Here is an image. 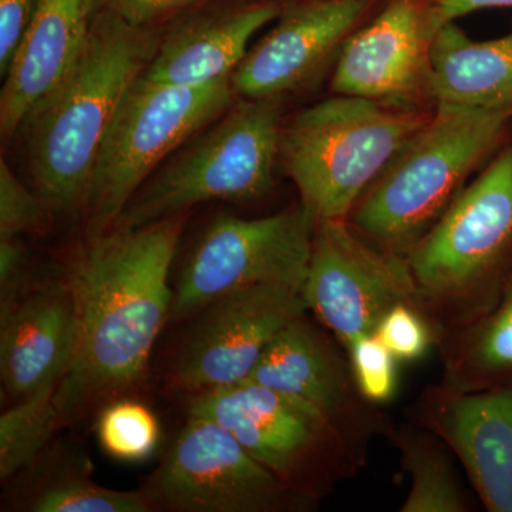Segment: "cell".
<instances>
[{"label":"cell","instance_id":"6da1fadb","mask_svg":"<svg viewBox=\"0 0 512 512\" xmlns=\"http://www.w3.org/2000/svg\"><path fill=\"white\" fill-rule=\"evenodd\" d=\"M187 214L87 238L69 282L74 345L56 390L60 424L82 419L146 379L151 352L171 318L168 286Z\"/></svg>","mask_w":512,"mask_h":512},{"label":"cell","instance_id":"7a4b0ae2","mask_svg":"<svg viewBox=\"0 0 512 512\" xmlns=\"http://www.w3.org/2000/svg\"><path fill=\"white\" fill-rule=\"evenodd\" d=\"M160 36L96 10L69 72L23 124L33 183L52 208H82L104 137Z\"/></svg>","mask_w":512,"mask_h":512},{"label":"cell","instance_id":"3957f363","mask_svg":"<svg viewBox=\"0 0 512 512\" xmlns=\"http://www.w3.org/2000/svg\"><path fill=\"white\" fill-rule=\"evenodd\" d=\"M406 259L437 345L500 302L512 284V146L461 191Z\"/></svg>","mask_w":512,"mask_h":512},{"label":"cell","instance_id":"277c9868","mask_svg":"<svg viewBox=\"0 0 512 512\" xmlns=\"http://www.w3.org/2000/svg\"><path fill=\"white\" fill-rule=\"evenodd\" d=\"M510 111L437 104L350 212L356 232L406 256L500 144Z\"/></svg>","mask_w":512,"mask_h":512},{"label":"cell","instance_id":"5b68a950","mask_svg":"<svg viewBox=\"0 0 512 512\" xmlns=\"http://www.w3.org/2000/svg\"><path fill=\"white\" fill-rule=\"evenodd\" d=\"M434 109H400L332 94L285 117L279 163L316 224L348 220L360 197Z\"/></svg>","mask_w":512,"mask_h":512},{"label":"cell","instance_id":"8992f818","mask_svg":"<svg viewBox=\"0 0 512 512\" xmlns=\"http://www.w3.org/2000/svg\"><path fill=\"white\" fill-rule=\"evenodd\" d=\"M286 100L238 97L148 178L113 228L147 227L202 202L265 197L274 187Z\"/></svg>","mask_w":512,"mask_h":512},{"label":"cell","instance_id":"52a82bcc","mask_svg":"<svg viewBox=\"0 0 512 512\" xmlns=\"http://www.w3.org/2000/svg\"><path fill=\"white\" fill-rule=\"evenodd\" d=\"M237 99L232 79L185 87L151 82L141 74L121 101L94 164L80 208L87 238L110 231L165 160Z\"/></svg>","mask_w":512,"mask_h":512},{"label":"cell","instance_id":"ba28073f","mask_svg":"<svg viewBox=\"0 0 512 512\" xmlns=\"http://www.w3.org/2000/svg\"><path fill=\"white\" fill-rule=\"evenodd\" d=\"M188 414L220 424L282 483L315 503L367 461L316 407L251 380L191 394Z\"/></svg>","mask_w":512,"mask_h":512},{"label":"cell","instance_id":"9c48e42d","mask_svg":"<svg viewBox=\"0 0 512 512\" xmlns=\"http://www.w3.org/2000/svg\"><path fill=\"white\" fill-rule=\"evenodd\" d=\"M315 229L301 202L252 220L220 215L185 262L173 291L171 319L190 318L215 299L251 286L302 289Z\"/></svg>","mask_w":512,"mask_h":512},{"label":"cell","instance_id":"30bf717a","mask_svg":"<svg viewBox=\"0 0 512 512\" xmlns=\"http://www.w3.org/2000/svg\"><path fill=\"white\" fill-rule=\"evenodd\" d=\"M141 494L151 511H305L315 501L296 494L220 424L188 414Z\"/></svg>","mask_w":512,"mask_h":512},{"label":"cell","instance_id":"8fae6325","mask_svg":"<svg viewBox=\"0 0 512 512\" xmlns=\"http://www.w3.org/2000/svg\"><path fill=\"white\" fill-rule=\"evenodd\" d=\"M302 293L308 311L345 350L375 333L393 306H420L406 256L377 248L346 220L316 224Z\"/></svg>","mask_w":512,"mask_h":512},{"label":"cell","instance_id":"7c38bea8","mask_svg":"<svg viewBox=\"0 0 512 512\" xmlns=\"http://www.w3.org/2000/svg\"><path fill=\"white\" fill-rule=\"evenodd\" d=\"M302 289L258 285L227 293L201 309L171 367L170 382L198 394L245 382L272 340L308 313Z\"/></svg>","mask_w":512,"mask_h":512},{"label":"cell","instance_id":"4fadbf2b","mask_svg":"<svg viewBox=\"0 0 512 512\" xmlns=\"http://www.w3.org/2000/svg\"><path fill=\"white\" fill-rule=\"evenodd\" d=\"M384 0H284L271 30L232 74L237 97H285L313 86Z\"/></svg>","mask_w":512,"mask_h":512},{"label":"cell","instance_id":"5bb4252c","mask_svg":"<svg viewBox=\"0 0 512 512\" xmlns=\"http://www.w3.org/2000/svg\"><path fill=\"white\" fill-rule=\"evenodd\" d=\"M434 37L426 0H384L343 47L330 77V93L400 109H434Z\"/></svg>","mask_w":512,"mask_h":512},{"label":"cell","instance_id":"9a60e30c","mask_svg":"<svg viewBox=\"0 0 512 512\" xmlns=\"http://www.w3.org/2000/svg\"><path fill=\"white\" fill-rule=\"evenodd\" d=\"M338 343L303 315L272 340L248 380L316 407L367 458L370 441L389 439L394 424L362 396Z\"/></svg>","mask_w":512,"mask_h":512},{"label":"cell","instance_id":"2e32d148","mask_svg":"<svg viewBox=\"0 0 512 512\" xmlns=\"http://www.w3.org/2000/svg\"><path fill=\"white\" fill-rule=\"evenodd\" d=\"M412 417L463 464L485 510L512 512V380L477 392L433 384Z\"/></svg>","mask_w":512,"mask_h":512},{"label":"cell","instance_id":"e0dca14e","mask_svg":"<svg viewBox=\"0 0 512 512\" xmlns=\"http://www.w3.org/2000/svg\"><path fill=\"white\" fill-rule=\"evenodd\" d=\"M284 0H218L187 10L161 30L144 79L200 87L232 79L258 30L274 23Z\"/></svg>","mask_w":512,"mask_h":512},{"label":"cell","instance_id":"ac0fdd59","mask_svg":"<svg viewBox=\"0 0 512 512\" xmlns=\"http://www.w3.org/2000/svg\"><path fill=\"white\" fill-rule=\"evenodd\" d=\"M94 0H39L3 76L0 133L12 140L47 94L69 72L89 36Z\"/></svg>","mask_w":512,"mask_h":512},{"label":"cell","instance_id":"d6986e66","mask_svg":"<svg viewBox=\"0 0 512 512\" xmlns=\"http://www.w3.org/2000/svg\"><path fill=\"white\" fill-rule=\"evenodd\" d=\"M74 303L69 282L42 285L2 308L0 373L18 402L59 386L72 357Z\"/></svg>","mask_w":512,"mask_h":512},{"label":"cell","instance_id":"ffe728a7","mask_svg":"<svg viewBox=\"0 0 512 512\" xmlns=\"http://www.w3.org/2000/svg\"><path fill=\"white\" fill-rule=\"evenodd\" d=\"M431 96L434 106L512 113V30L480 42L456 22L443 26L431 50Z\"/></svg>","mask_w":512,"mask_h":512},{"label":"cell","instance_id":"44dd1931","mask_svg":"<svg viewBox=\"0 0 512 512\" xmlns=\"http://www.w3.org/2000/svg\"><path fill=\"white\" fill-rule=\"evenodd\" d=\"M441 383L461 392L512 380V284L484 318L441 340Z\"/></svg>","mask_w":512,"mask_h":512},{"label":"cell","instance_id":"7402d4cb","mask_svg":"<svg viewBox=\"0 0 512 512\" xmlns=\"http://www.w3.org/2000/svg\"><path fill=\"white\" fill-rule=\"evenodd\" d=\"M390 443L397 448L410 491L402 512H467L468 498L456 473L453 453L419 424L394 426Z\"/></svg>","mask_w":512,"mask_h":512},{"label":"cell","instance_id":"603a6c76","mask_svg":"<svg viewBox=\"0 0 512 512\" xmlns=\"http://www.w3.org/2000/svg\"><path fill=\"white\" fill-rule=\"evenodd\" d=\"M55 386L18 400L0 417V478L15 477L36 463L53 433L62 427Z\"/></svg>","mask_w":512,"mask_h":512},{"label":"cell","instance_id":"cb8c5ba5","mask_svg":"<svg viewBox=\"0 0 512 512\" xmlns=\"http://www.w3.org/2000/svg\"><path fill=\"white\" fill-rule=\"evenodd\" d=\"M26 504L33 512H150L141 491H117L94 483L89 473L56 471L37 485Z\"/></svg>","mask_w":512,"mask_h":512},{"label":"cell","instance_id":"d4e9b609","mask_svg":"<svg viewBox=\"0 0 512 512\" xmlns=\"http://www.w3.org/2000/svg\"><path fill=\"white\" fill-rule=\"evenodd\" d=\"M97 437L111 457L136 463L150 457L160 441V424L146 404L116 399L101 409Z\"/></svg>","mask_w":512,"mask_h":512},{"label":"cell","instance_id":"484cf974","mask_svg":"<svg viewBox=\"0 0 512 512\" xmlns=\"http://www.w3.org/2000/svg\"><path fill=\"white\" fill-rule=\"evenodd\" d=\"M346 352L357 387L367 402L382 406L393 400L399 389V360L376 333L359 336L350 343Z\"/></svg>","mask_w":512,"mask_h":512},{"label":"cell","instance_id":"4316f807","mask_svg":"<svg viewBox=\"0 0 512 512\" xmlns=\"http://www.w3.org/2000/svg\"><path fill=\"white\" fill-rule=\"evenodd\" d=\"M375 333L399 362H419L439 342L429 316L414 303H399L389 309Z\"/></svg>","mask_w":512,"mask_h":512},{"label":"cell","instance_id":"83f0119b","mask_svg":"<svg viewBox=\"0 0 512 512\" xmlns=\"http://www.w3.org/2000/svg\"><path fill=\"white\" fill-rule=\"evenodd\" d=\"M52 205L23 185L5 160L0 161V238H20L40 232Z\"/></svg>","mask_w":512,"mask_h":512},{"label":"cell","instance_id":"f1b7e54d","mask_svg":"<svg viewBox=\"0 0 512 512\" xmlns=\"http://www.w3.org/2000/svg\"><path fill=\"white\" fill-rule=\"evenodd\" d=\"M218 0H94L96 10H104L140 28H157L158 23L174 19L187 10Z\"/></svg>","mask_w":512,"mask_h":512},{"label":"cell","instance_id":"f546056e","mask_svg":"<svg viewBox=\"0 0 512 512\" xmlns=\"http://www.w3.org/2000/svg\"><path fill=\"white\" fill-rule=\"evenodd\" d=\"M39 0H0V76L8 72Z\"/></svg>","mask_w":512,"mask_h":512},{"label":"cell","instance_id":"4dcf8cb0","mask_svg":"<svg viewBox=\"0 0 512 512\" xmlns=\"http://www.w3.org/2000/svg\"><path fill=\"white\" fill-rule=\"evenodd\" d=\"M434 33L448 23L483 9H512V0H426Z\"/></svg>","mask_w":512,"mask_h":512},{"label":"cell","instance_id":"1f68e13d","mask_svg":"<svg viewBox=\"0 0 512 512\" xmlns=\"http://www.w3.org/2000/svg\"><path fill=\"white\" fill-rule=\"evenodd\" d=\"M25 266V249L19 238H0V288L2 303H8Z\"/></svg>","mask_w":512,"mask_h":512}]
</instances>
